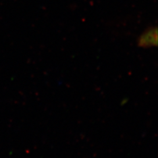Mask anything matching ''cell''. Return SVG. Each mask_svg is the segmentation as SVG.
<instances>
[{
    "label": "cell",
    "mask_w": 158,
    "mask_h": 158,
    "mask_svg": "<svg viewBox=\"0 0 158 158\" xmlns=\"http://www.w3.org/2000/svg\"><path fill=\"white\" fill-rule=\"evenodd\" d=\"M157 45V28L150 27L147 28L138 39V46L144 48L155 47Z\"/></svg>",
    "instance_id": "1"
}]
</instances>
